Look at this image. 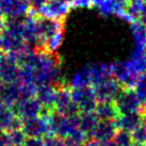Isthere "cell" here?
<instances>
[{
  "label": "cell",
  "instance_id": "obj_1",
  "mask_svg": "<svg viewBox=\"0 0 146 146\" xmlns=\"http://www.w3.org/2000/svg\"><path fill=\"white\" fill-rule=\"evenodd\" d=\"M113 102L119 114L140 112L143 107L137 92L133 89L127 88L121 89Z\"/></svg>",
  "mask_w": 146,
  "mask_h": 146
},
{
  "label": "cell",
  "instance_id": "obj_2",
  "mask_svg": "<svg viewBox=\"0 0 146 146\" xmlns=\"http://www.w3.org/2000/svg\"><path fill=\"white\" fill-rule=\"evenodd\" d=\"M70 96L80 112H92L98 102L94 89L91 85L73 88V90H70Z\"/></svg>",
  "mask_w": 146,
  "mask_h": 146
},
{
  "label": "cell",
  "instance_id": "obj_3",
  "mask_svg": "<svg viewBox=\"0 0 146 146\" xmlns=\"http://www.w3.org/2000/svg\"><path fill=\"white\" fill-rule=\"evenodd\" d=\"M21 130L27 138L44 139L49 134V126L47 118L43 115L21 119Z\"/></svg>",
  "mask_w": 146,
  "mask_h": 146
},
{
  "label": "cell",
  "instance_id": "obj_4",
  "mask_svg": "<svg viewBox=\"0 0 146 146\" xmlns=\"http://www.w3.org/2000/svg\"><path fill=\"white\" fill-rule=\"evenodd\" d=\"M53 109L56 112L63 114L65 116H77L80 113L78 107L72 99L70 91L65 86H61L56 91V98L53 104Z\"/></svg>",
  "mask_w": 146,
  "mask_h": 146
},
{
  "label": "cell",
  "instance_id": "obj_5",
  "mask_svg": "<svg viewBox=\"0 0 146 146\" xmlns=\"http://www.w3.org/2000/svg\"><path fill=\"white\" fill-rule=\"evenodd\" d=\"M13 114L19 119L41 115L43 107L35 96L30 98H19L11 106Z\"/></svg>",
  "mask_w": 146,
  "mask_h": 146
},
{
  "label": "cell",
  "instance_id": "obj_6",
  "mask_svg": "<svg viewBox=\"0 0 146 146\" xmlns=\"http://www.w3.org/2000/svg\"><path fill=\"white\" fill-rule=\"evenodd\" d=\"M69 7L70 3L67 0H47L37 9V13L44 18L60 21L67 14Z\"/></svg>",
  "mask_w": 146,
  "mask_h": 146
},
{
  "label": "cell",
  "instance_id": "obj_7",
  "mask_svg": "<svg viewBox=\"0 0 146 146\" xmlns=\"http://www.w3.org/2000/svg\"><path fill=\"white\" fill-rule=\"evenodd\" d=\"M19 64L15 56L0 52V80L3 83L18 80Z\"/></svg>",
  "mask_w": 146,
  "mask_h": 146
},
{
  "label": "cell",
  "instance_id": "obj_8",
  "mask_svg": "<svg viewBox=\"0 0 146 146\" xmlns=\"http://www.w3.org/2000/svg\"><path fill=\"white\" fill-rule=\"evenodd\" d=\"M95 92L97 102H114L122 86L113 77L100 82L99 84L92 86Z\"/></svg>",
  "mask_w": 146,
  "mask_h": 146
},
{
  "label": "cell",
  "instance_id": "obj_9",
  "mask_svg": "<svg viewBox=\"0 0 146 146\" xmlns=\"http://www.w3.org/2000/svg\"><path fill=\"white\" fill-rule=\"evenodd\" d=\"M30 5L26 0H0V10L7 18H21L29 12Z\"/></svg>",
  "mask_w": 146,
  "mask_h": 146
},
{
  "label": "cell",
  "instance_id": "obj_10",
  "mask_svg": "<svg viewBox=\"0 0 146 146\" xmlns=\"http://www.w3.org/2000/svg\"><path fill=\"white\" fill-rule=\"evenodd\" d=\"M117 131L113 121H98L88 138L90 140H112Z\"/></svg>",
  "mask_w": 146,
  "mask_h": 146
},
{
  "label": "cell",
  "instance_id": "obj_11",
  "mask_svg": "<svg viewBox=\"0 0 146 146\" xmlns=\"http://www.w3.org/2000/svg\"><path fill=\"white\" fill-rule=\"evenodd\" d=\"M144 117V114L140 112H130V113L119 114L117 118L114 121L117 130H123L127 132H131L137 126L141 123Z\"/></svg>",
  "mask_w": 146,
  "mask_h": 146
},
{
  "label": "cell",
  "instance_id": "obj_12",
  "mask_svg": "<svg viewBox=\"0 0 146 146\" xmlns=\"http://www.w3.org/2000/svg\"><path fill=\"white\" fill-rule=\"evenodd\" d=\"M56 91H57V89L54 88V85L51 84H42L36 86L35 98L42 105L43 109H53V104H54V98H56Z\"/></svg>",
  "mask_w": 146,
  "mask_h": 146
},
{
  "label": "cell",
  "instance_id": "obj_13",
  "mask_svg": "<svg viewBox=\"0 0 146 146\" xmlns=\"http://www.w3.org/2000/svg\"><path fill=\"white\" fill-rule=\"evenodd\" d=\"M19 91H21V82L18 80L2 83L0 86V100L9 107H11L17 99H19Z\"/></svg>",
  "mask_w": 146,
  "mask_h": 146
},
{
  "label": "cell",
  "instance_id": "obj_14",
  "mask_svg": "<svg viewBox=\"0 0 146 146\" xmlns=\"http://www.w3.org/2000/svg\"><path fill=\"white\" fill-rule=\"evenodd\" d=\"M93 4H95L98 11L106 16L111 14H116L121 16L125 11L126 7L125 2H122L119 0H93Z\"/></svg>",
  "mask_w": 146,
  "mask_h": 146
},
{
  "label": "cell",
  "instance_id": "obj_15",
  "mask_svg": "<svg viewBox=\"0 0 146 146\" xmlns=\"http://www.w3.org/2000/svg\"><path fill=\"white\" fill-rule=\"evenodd\" d=\"M94 113L99 121H115L119 115L113 102H98Z\"/></svg>",
  "mask_w": 146,
  "mask_h": 146
},
{
  "label": "cell",
  "instance_id": "obj_16",
  "mask_svg": "<svg viewBox=\"0 0 146 146\" xmlns=\"http://www.w3.org/2000/svg\"><path fill=\"white\" fill-rule=\"evenodd\" d=\"M90 78H91V86L99 84L100 82L112 77L111 66L107 64H95L89 67Z\"/></svg>",
  "mask_w": 146,
  "mask_h": 146
},
{
  "label": "cell",
  "instance_id": "obj_17",
  "mask_svg": "<svg viewBox=\"0 0 146 146\" xmlns=\"http://www.w3.org/2000/svg\"><path fill=\"white\" fill-rule=\"evenodd\" d=\"M98 121L99 119L96 116V114L94 113V111H92V112H80V114L78 115V127L88 138L90 133L92 132V130L94 129V127L96 126Z\"/></svg>",
  "mask_w": 146,
  "mask_h": 146
},
{
  "label": "cell",
  "instance_id": "obj_18",
  "mask_svg": "<svg viewBox=\"0 0 146 146\" xmlns=\"http://www.w3.org/2000/svg\"><path fill=\"white\" fill-rule=\"evenodd\" d=\"M132 35L137 44V48L145 49L146 46V25L140 21H132Z\"/></svg>",
  "mask_w": 146,
  "mask_h": 146
},
{
  "label": "cell",
  "instance_id": "obj_19",
  "mask_svg": "<svg viewBox=\"0 0 146 146\" xmlns=\"http://www.w3.org/2000/svg\"><path fill=\"white\" fill-rule=\"evenodd\" d=\"M73 88H82L91 85V78H90V70L88 68H83L74 75L72 79Z\"/></svg>",
  "mask_w": 146,
  "mask_h": 146
},
{
  "label": "cell",
  "instance_id": "obj_20",
  "mask_svg": "<svg viewBox=\"0 0 146 146\" xmlns=\"http://www.w3.org/2000/svg\"><path fill=\"white\" fill-rule=\"evenodd\" d=\"M130 134L134 143L146 144V115H144L141 123L130 132Z\"/></svg>",
  "mask_w": 146,
  "mask_h": 146
},
{
  "label": "cell",
  "instance_id": "obj_21",
  "mask_svg": "<svg viewBox=\"0 0 146 146\" xmlns=\"http://www.w3.org/2000/svg\"><path fill=\"white\" fill-rule=\"evenodd\" d=\"M7 135H8L9 143L11 146H23L25 140H26V135L23 132L21 128H17V129H12L7 131Z\"/></svg>",
  "mask_w": 146,
  "mask_h": 146
},
{
  "label": "cell",
  "instance_id": "obj_22",
  "mask_svg": "<svg viewBox=\"0 0 146 146\" xmlns=\"http://www.w3.org/2000/svg\"><path fill=\"white\" fill-rule=\"evenodd\" d=\"M112 140H113L115 146H133L134 144L130 132L123 131V130L116 131V133Z\"/></svg>",
  "mask_w": 146,
  "mask_h": 146
},
{
  "label": "cell",
  "instance_id": "obj_23",
  "mask_svg": "<svg viewBox=\"0 0 146 146\" xmlns=\"http://www.w3.org/2000/svg\"><path fill=\"white\" fill-rule=\"evenodd\" d=\"M44 146H67L66 142L63 139L58 138L56 135L45 137L44 138Z\"/></svg>",
  "mask_w": 146,
  "mask_h": 146
},
{
  "label": "cell",
  "instance_id": "obj_24",
  "mask_svg": "<svg viewBox=\"0 0 146 146\" xmlns=\"http://www.w3.org/2000/svg\"><path fill=\"white\" fill-rule=\"evenodd\" d=\"M84 146H115L113 140H90Z\"/></svg>",
  "mask_w": 146,
  "mask_h": 146
},
{
  "label": "cell",
  "instance_id": "obj_25",
  "mask_svg": "<svg viewBox=\"0 0 146 146\" xmlns=\"http://www.w3.org/2000/svg\"><path fill=\"white\" fill-rule=\"evenodd\" d=\"M23 146H44V139L26 138Z\"/></svg>",
  "mask_w": 146,
  "mask_h": 146
},
{
  "label": "cell",
  "instance_id": "obj_26",
  "mask_svg": "<svg viewBox=\"0 0 146 146\" xmlns=\"http://www.w3.org/2000/svg\"><path fill=\"white\" fill-rule=\"evenodd\" d=\"M70 3L79 8H88L93 5V0H73Z\"/></svg>",
  "mask_w": 146,
  "mask_h": 146
},
{
  "label": "cell",
  "instance_id": "obj_27",
  "mask_svg": "<svg viewBox=\"0 0 146 146\" xmlns=\"http://www.w3.org/2000/svg\"><path fill=\"white\" fill-rule=\"evenodd\" d=\"M27 1V3L30 5V8H33V9H38L41 5H43V4L47 1V0H26Z\"/></svg>",
  "mask_w": 146,
  "mask_h": 146
},
{
  "label": "cell",
  "instance_id": "obj_28",
  "mask_svg": "<svg viewBox=\"0 0 146 146\" xmlns=\"http://www.w3.org/2000/svg\"><path fill=\"white\" fill-rule=\"evenodd\" d=\"M0 52H3V50H2V34H1V29H0Z\"/></svg>",
  "mask_w": 146,
  "mask_h": 146
},
{
  "label": "cell",
  "instance_id": "obj_29",
  "mask_svg": "<svg viewBox=\"0 0 146 146\" xmlns=\"http://www.w3.org/2000/svg\"><path fill=\"white\" fill-rule=\"evenodd\" d=\"M3 21H4L3 14H2V12H1V10H0V24H1V23H2Z\"/></svg>",
  "mask_w": 146,
  "mask_h": 146
},
{
  "label": "cell",
  "instance_id": "obj_30",
  "mask_svg": "<svg viewBox=\"0 0 146 146\" xmlns=\"http://www.w3.org/2000/svg\"><path fill=\"white\" fill-rule=\"evenodd\" d=\"M133 146H146V144H142V143H134Z\"/></svg>",
  "mask_w": 146,
  "mask_h": 146
},
{
  "label": "cell",
  "instance_id": "obj_31",
  "mask_svg": "<svg viewBox=\"0 0 146 146\" xmlns=\"http://www.w3.org/2000/svg\"><path fill=\"white\" fill-rule=\"evenodd\" d=\"M119 1H122V2H125V3H127L129 0H119Z\"/></svg>",
  "mask_w": 146,
  "mask_h": 146
},
{
  "label": "cell",
  "instance_id": "obj_32",
  "mask_svg": "<svg viewBox=\"0 0 146 146\" xmlns=\"http://www.w3.org/2000/svg\"><path fill=\"white\" fill-rule=\"evenodd\" d=\"M145 52H146V46H145Z\"/></svg>",
  "mask_w": 146,
  "mask_h": 146
},
{
  "label": "cell",
  "instance_id": "obj_33",
  "mask_svg": "<svg viewBox=\"0 0 146 146\" xmlns=\"http://www.w3.org/2000/svg\"><path fill=\"white\" fill-rule=\"evenodd\" d=\"M145 25H146V19H145Z\"/></svg>",
  "mask_w": 146,
  "mask_h": 146
},
{
  "label": "cell",
  "instance_id": "obj_34",
  "mask_svg": "<svg viewBox=\"0 0 146 146\" xmlns=\"http://www.w3.org/2000/svg\"><path fill=\"white\" fill-rule=\"evenodd\" d=\"M145 115H146V114H145Z\"/></svg>",
  "mask_w": 146,
  "mask_h": 146
}]
</instances>
